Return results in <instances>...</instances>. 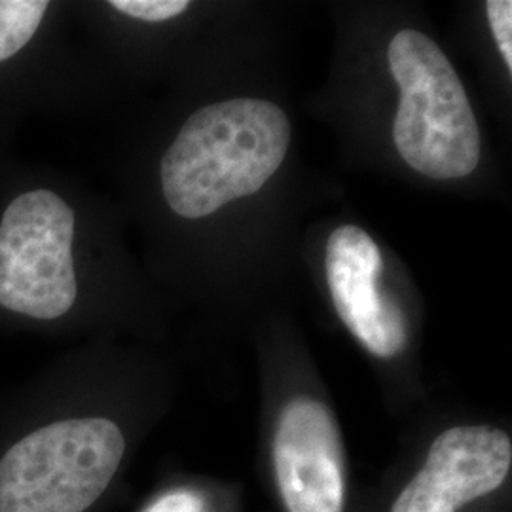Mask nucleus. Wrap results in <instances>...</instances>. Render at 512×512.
Instances as JSON below:
<instances>
[{"instance_id":"8","label":"nucleus","mask_w":512,"mask_h":512,"mask_svg":"<svg viewBox=\"0 0 512 512\" xmlns=\"http://www.w3.org/2000/svg\"><path fill=\"white\" fill-rule=\"evenodd\" d=\"M48 6L44 0H0V61L18 54L35 37Z\"/></svg>"},{"instance_id":"7","label":"nucleus","mask_w":512,"mask_h":512,"mask_svg":"<svg viewBox=\"0 0 512 512\" xmlns=\"http://www.w3.org/2000/svg\"><path fill=\"white\" fill-rule=\"evenodd\" d=\"M511 437L488 425L454 427L440 433L429 456L391 512H456L495 492L509 476Z\"/></svg>"},{"instance_id":"6","label":"nucleus","mask_w":512,"mask_h":512,"mask_svg":"<svg viewBox=\"0 0 512 512\" xmlns=\"http://www.w3.org/2000/svg\"><path fill=\"white\" fill-rule=\"evenodd\" d=\"M277 486L289 512H344L340 431L329 408L296 397L279 414L274 437Z\"/></svg>"},{"instance_id":"2","label":"nucleus","mask_w":512,"mask_h":512,"mask_svg":"<svg viewBox=\"0 0 512 512\" xmlns=\"http://www.w3.org/2000/svg\"><path fill=\"white\" fill-rule=\"evenodd\" d=\"M387 61L401 90L393 141L404 162L437 181L471 175L480 160V129L439 44L404 29L391 40Z\"/></svg>"},{"instance_id":"11","label":"nucleus","mask_w":512,"mask_h":512,"mask_svg":"<svg viewBox=\"0 0 512 512\" xmlns=\"http://www.w3.org/2000/svg\"><path fill=\"white\" fill-rule=\"evenodd\" d=\"M147 512H203V499L194 492L179 490L162 497Z\"/></svg>"},{"instance_id":"10","label":"nucleus","mask_w":512,"mask_h":512,"mask_svg":"<svg viewBox=\"0 0 512 512\" xmlns=\"http://www.w3.org/2000/svg\"><path fill=\"white\" fill-rule=\"evenodd\" d=\"M490 27L495 44L503 55L509 71H512V2L511 0H490L486 4Z\"/></svg>"},{"instance_id":"5","label":"nucleus","mask_w":512,"mask_h":512,"mask_svg":"<svg viewBox=\"0 0 512 512\" xmlns=\"http://www.w3.org/2000/svg\"><path fill=\"white\" fill-rule=\"evenodd\" d=\"M330 296L349 332L380 359L408 344L404 313L382 289L384 256L363 228L346 224L330 234L325 251Z\"/></svg>"},{"instance_id":"9","label":"nucleus","mask_w":512,"mask_h":512,"mask_svg":"<svg viewBox=\"0 0 512 512\" xmlns=\"http://www.w3.org/2000/svg\"><path fill=\"white\" fill-rule=\"evenodd\" d=\"M110 6L129 18L141 19L148 23H160L184 14L190 2L186 0H112Z\"/></svg>"},{"instance_id":"3","label":"nucleus","mask_w":512,"mask_h":512,"mask_svg":"<svg viewBox=\"0 0 512 512\" xmlns=\"http://www.w3.org/2000/svg\"><path fill=\"white\" fill-rule=\"evenodd\" d=\"M126 454L107 418L42 425L0 458V512H86L107 492Z\"/></svg>"},{"instance_id":"4","label":"nucleus","mask_w":512,"mask_h":512,"mask_svg":"<svg viewBox=\"0 0 512 512\" xmlns=\"http://www.w3.org/2000/svg\"><path fill=\"white\" fill-rule=\"evenodd\" d=\"M73 209L50 190H31L0 220V306L57 319L76 302Z\"/></svg>"},{"instance_id":"1","label":"nucleus","mask_w":512,"mask_h":512,"mask_svg":"<svg viewBox=\"0 0 512 512\" xmlns=\"http://www.w3.org/2000/svg\"><path fill=\"white\" fill-rule=\"evenodd\" d=\"M285 110L264 99H228L196 110L162 160L165 202L203 219L272 179L291 145Z\"/></svg>"}]
</instances>
